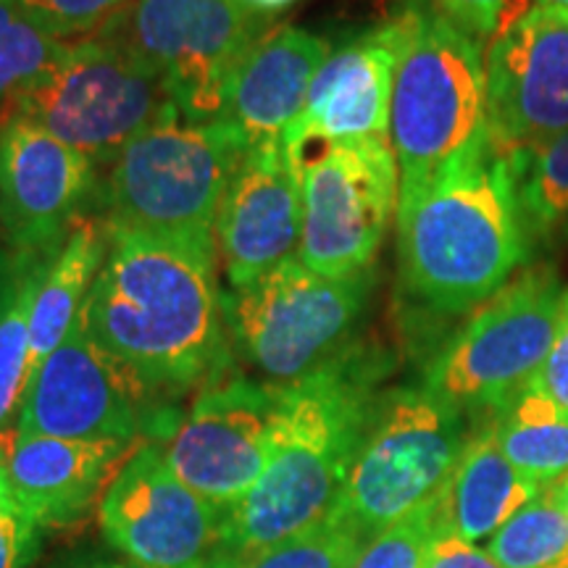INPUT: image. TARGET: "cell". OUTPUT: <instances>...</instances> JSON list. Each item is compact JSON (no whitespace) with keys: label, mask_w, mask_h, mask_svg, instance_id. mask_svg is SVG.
Instances as JSON below:
<instances>
[{"label":"cell","mask_w":568,"mask_h":568,"mask_svg":"<svg viewBox=\"0 0 568 568\" xmlns=\"http://www.w3.org/2000/svg\"><path fill=\"white\" fill-rule=\"evenodd\" d=\"M282 385L230 372L201 387L163 439L172 471L222 514L237 506L272 460Z\"/></svg>","instance_id":"cell-13"},{"label":"cell","mask_w":568,"mask_h":568,"mask_svg":"<svg viewBox=\"0 0 568 568\" xmlns=\"http://www.w3.org/2000/svg\"><path fill=\"white\" fill-rule=\"evenodd\" d=\"M216 261L213 237L109 226L80 322L161 406L232 372Z\"/></svg>","instance_id":"cell-1"},{"label":"cell","mask_w":568,"mask_h":568,"mask_svg":"<svg viewBox=\"0 0 568 568\" xmlns=\"http://www.w3.org/2000/svg\"><path fill=\"white\" fill-rule=\"evenodd\" d=\"M24 11L59 40H84L103 30L134 0H19Z\"/></svg>","instance_id":"cell-30"},{"label":"cell","mask_w":568,"mask_h":568,"mask_svg":"<svg viewBox=\"0 0 568 568\" xmlns=\"http://www.w3.org/2000/svg\"><path fill=\"white\" fill-rule=\"evenodd\" d=\"M51 255H45L38 268L27 276L17 297L6 308V314L0 316V445L3 447L17 437L19 414L32 379L30 308L34 287H38V276Z\"/></svg>","instance_id":"cell-27"},{"label":"cell","mask_w":568,"mask_h":568,"mask_svg":"<svg viewBox=\"0 0 568 568\" xmlns=\"http://www.w3.org/2000/svg\"><path fill=\"white\" fill-rule=\"evenodd\" d=\"M426 568H503L497 560L489 558L487 550L477 548L474 542H466L458 535H453L450 529L445 527L437 531L435 542H432L429 560H426Z\"/></svg>","instance_id":"cell-34"},{"label":"cell","mask_w":568,"mask_h":568,"mask_svg":"<svg viewBox=\"0 0 568 568\" xmlns=\"http://www.w3.org/2000/svg\"><path fill=\"white\" fill-rule=\"evenodd\" d=\"M245 0H134L103 27L159 71L190 122H224L234 71L272 30Z\"/></svg>","instance_id":"cell-10"},{"label":"cell","mask_w":568,"mask_h":568,"mask_svg":"<svg viewBox=\"0 0 568 568\" xmlns=\"http://www.w3.org/2000/svg\"><path fill=\"white\" fill-rule=\"evenodd\" d=\"M42 537L45 529L11 485L0 445V568H32L40 556Z\"/></svg>","instance_id":"cell-31"},{"label":"cell","mask_w":568,"mask_h":568,"mask_svg":"<svg viewBox=\"0 0 568 568\" xmlns=\"http://www.w3.org/2000/svg\"><path fill=\"white\" fill-rule=\"evenodd\" d=\"M240 564H243V558H237V556H232V552L216 548L209 558H203L201 564H195L190 568H240Z\"/></svg>","instance_id":"cell-36"},{"label":"cell","mask_w":568,"mask_h":568,"mask_svg":"<svg viewBox=\"0 0 568 568\" xmlns=\"http://www.w3.org/2000/svg\"><path fill=\"white\" fill-rule=\"evenodd\" d=\"M134 447L122 439L17 435L3 447V458L21 503L51 531L77 527L101 506Z\"/></svg>","instance_id":"cell-19"},{"label":"cell","mask_w":568,"mask_h":568,"mask_svg":"<svg viewBox=\"0 0 568 568\" xmlns=\"http://www.w3.org/2000/svg\"><path fill=\"white\" fill-rule=\"evenodd\" d=\"M489 134L510 155L568 132V9L535 3L510 13L487 55Z\"/></svg>","instance_id":"cell-14"},{"label":"cell","mask_w":568,"mask_h":568,"mask_svg":"<svg viewBox=\"0 0 568 568\" xmlns=\"http://www.w3.org/2000/svg\"><path fill=\"white\" fill-rule=\"evenodd\" d=\"M247 6H251V9L255 11V13H264V17H276V13H282V11H287L290 6L295 3V0H245Z\"/></svg>","instance_id":"cell-37"},{"label":"cell","mask_w":568,"mask_h":568,"mask_svg":"<svg viewBox=\"0 0 568 568\" xmlns=\"http://www.w3.org/2000/svg\"><path fill=\"white\" fill-rule=\"evenodd\" d=\"M395 216L400 284L435 316L477 311L529 258L514 161L493 138L443 172L400 182Z\"/></svg>","instance_id":"cell-3"},{"label":"cell","mask_w":568,"mask_h":568,"mask_svg":"<svg viewBox=\"0 0 568 568\" xmlns=\"http://www.w3.org/2000/svg\"><path fill=\"white\" fill-rule=\"evenodd\" d=\"M468 435L464 410L429 387L385 389L351 474L324 516L368 542L443 493Z\"/></svg>","instance_id":"cell-6"},{"label":"cell","mask_w":568,"mask_h":568,"mask_svg":"<svg viewBox=\"0 0 568 568\" xmlns=\"http://www.w3.org/2000/svg\"><path fill=\"white\" fill-rule=\"evenodd\" d=\"M437 6L477 40L493 38L510 17V0H437Z\"/></svg>","instance_id":"cell-33"},{"label":"cell","mask_w":568,"mask_h":568,"mask_svg":"<svg viewBox=\"0 0 568 568\" xmlns=\"http://www.w3.org/2000/svg\"><path fill=\"white\" fill-rule=\"evenodd\" d=\"M105 247L109 226L103 219L84 216L42 266L30 308L32 374L67 339L80 318L103 266Z\"/></svg>","instance_id":"cell-22"},{"label":"cell","mask_w":568,"mask_h":568,"mask_svg":"<svg viewBox=\"0 0 568 568\" xmlns=\"http://www.w3.org/2000/svg\"><path fill=\"white\" fill-rule=\"evenodd\" d=\"M332 53L329 40L303 27H272L234 71L224 122L234 124L247 145L282 142L308 101L311 84Z\"/></svg>","instance_id":"cell-20"},{"label":"cell","mask_w":568,"mask_h":568,"mask_svg":"<svg viewBox=\"0 0 568 568\" xmlns=\"http://www.w3.org/2000/svg\"><path fill=\"white\" fill-rule=\"evenodd\" d=\"M552 489H556V495H558L560 506H564V510H566V518H568V477H566V479H560L558 485H552Z\"/></svg>","instance_id":"cell-38"},{"label":"cell","mask_w":568,"mask_h":568,"mask_svg":"<svg viewBox=\"0 0 568 568\" xmlns=\"http://www.w3.org/2000/svg\"><path fill=\"white\" fill-rule=\"evenodd\" d=\"M84 568H138L132 564H95V566H84Z\"/></svg>","instance_id":"cell-39"},{"label":"cell","mask_w":568,"mask_h":568,"mask_svg":"<svg viewBox=\"0 0 568 568\" xmlns=\"http://www.w3.org/2000/svg\"><path fill=\"white\" fill-rule=\"evenodd\" d=\"M535 3H542V6H564V9H568V0H535Z\"/></svg>","instance_id":"cell-40"},{"label":"cell","mask_w":568,"mask_h":568,"mask_svg":"<svg viewBox=\"0 0 568 568\" xmlns=\"http://www.w3.org/2000/svg\"><path fill=\"white\" fill-rule=\"evenodd\" d=\"M247 151V140L230 122L172 116L113 159L95 205L109 226L213 237L219 203Z\"/></svg>","instance_id":"cell-5"},{"label":"cell","mask_w":568,"mask_h":568,"mask_svg":"<svg viewBox=\"0 0 568 568\" xmlns=\"http://www.w3.org/2000/svg\"><path fill=\"white\" fill-rule=\"evenodd\" d=\"M503 568H568V518L556 489L545 487L487 539Z\"/></svg>","instance_id":"cell-24"},{"label":"cell","mask_w":568,"mask_h":568,"mask_svg":"<svg viewBox=\"0 0 568 568\" xmlns=\"http://www.w3.org/2000/svg\"><path fill=\"white\" fill-rule=\"evenodd\" d=\"M301 193L303 266L329 280L374 268L400 197V166L389 140L329 142L303 153Z\"/></svg>","instance_id":"cell-11"},{"label":"cell","mask_w":568,"mask_h":568,"mask_svg":"<svg viewBox=\"0 0 568 568\" xmlns=\"http://www.w3.org/2000/svg\"><path fill=\"white\" fill-rule=\"evenodd\" d=\"M439 529H443V493L368 539L353 568H426Z\"/></svg>","instance_id":"cell-29"},{"label":"cell","mask_w":568,"mask_h":568,"mask_svg":"<svg viewBox=\"0 0 568 568\" xmlns=\"http://www.w3.org/2000/svg\"><path fill=\"white\" fill-rule=\"evenodd\" d=\"M397 48H400V21L393 17L358 38L332 48L308 101L293 130L282 142L301 155L311 145L355 140H389V103Z\"/></svg>","instance_id":"cell-18"},{"label":"cell","mask_w":568,"mask_h":568,"mask_svg":"<svg viewBox=\"0 0 568 568\" xmlns=\"http://www.w3.org/2000/svg\"><path fill=\"white\" fill-rule=\"evenodd\" d=\"M510 161L529 230L542 237H568V132Z\"/></svg>","instance_id":"cell-25"},{"label":"cell","mask_w":568,"mask_h":568,"mask_svg":"<svg viewBox=\"0 0 568 568\" xmlns=\"http://www.w3.org/2000/svg\"><path fill=\"white\" fill-rule=\"evenodd\" d=\"M560 295L556 268H521L439 347L422 385L468 418L500 414L537 379L548 358Z\"/></svg>","instance_id":"cell-9"},{"label":"cell","mask_w":568,"mask_h":568,"mask_svg":"<svg viewBox=\"0 0 568 568\" xmlns=\"http://www.w3.org/2000/svg\"><path fill=\"white\" fill-rule=\"evenodd\" d=\"M103 537L138 568H190L222 539L224 514L176 477L161 443H140L98 506Z\"/></svg>","instance_id":"cell-15"},{"label":"cell","mask_w":568,"mask_h":568,"mask_svg":"<svg viewBox=\"0 0 568 568\" xmlns=\"http://www.w3.org/2000/svg\"><path fill=\"white\" fill-rule=\"evenodd\" d=\"M400 21L389 145L400 182H416L485 148L489 138L487 71L481 40L437 0H408Z\"/></svg>","instance_id":"cell-4"},{"label":"cell","mask_w":568,"mask_h":568,"mask_svg":"<svg viewBox=\"0 0 568 568\" xmlns=\"http://www.w3.org/2000/svg\"><path fill=\"white\" fill-rule=\"evenodd\" d=\"M481 422L493 424L503 456L531 485L545 489L568 477V408L535 382L500 414Z\"/></svg>","instance_id":"cell-23"},{"label":"cell","mask_w":568,"mask_h":568,"mask_svg":"<svg viewBox=\"0 0 568 568\" xmlns=\"http://www.w3.org/2000/svg\"><path fill=\"white\" fill-rule=\"evenodd\" d=\"M537 493L539 487L524 479L503 456L493 424L481 422L468 435L456 471L443 489L445 527L477 545L493 537Z\"/></svg>","instance_id":"cell-21"},{"label":"cell","mask_w":568,"mask_h":568,"mask_svg":"<svg viewBox=\"0 0 568 568\" xmlns=\"http://www.w3.org/2000/svg\"><path fill=\"white\" fill-rule=\"evenodd\" d=\"M180 416L153 400L77 318L67 339L34 368L17 435L61 439H122L142 435L163 443Z\"/></svg>","instance_id":"cell-12"},{"label":"cell","mask_w":568,"mask_h":568,"mask_svg":"<svg viewBox=\"0 0 568 568\" xmlns=\"http://www.w3.org/2000/svg\"><path fill=\"white\" fill-rule=\"evenodd\" d=\"M374 290V268L329 280L290 258L222 295L232 355L258 379L290 385L353 343Z\"/></svg>","instance_id":"cell-8"},{"label":"cell","mask_w":568,"mask_h":568,"mask_svg":"<svg viewBox=\"0 0 568 568\" xmlns=\"http://www.w3.org/2000/svg\"><path fill=\"white\" fill-rule=\"evenodd\" d=\"M67 51L69 42L38 24L19 0H0V109L51 71Z\"/></svg>","instance_id":"cell-26"},{"label":"cell","mask_w":568,"mask_h":568,"mask_svg":"<svg viewBox=\"0 0 568 568\" xmlns=\"http://www.w3.org/2000/svg\"><path fill=\"white\" fill-rule=\"evenodd\" d=\"M535 385L558 406L568 408V287H564V295H560L556 335H552L550 353L539 368Z\"/></svg>","instance_id":"cell-32"},{"label":"cell","mask_w":568,"mask_h":568,"mask_svg":"<svg viewBox=\"0 0 568 568\" xmlns=\"http://www.w3.org/2000/svg\"><path fill=\"white\" fill-rule=\"evenodd\" d=\"M366 539L358 531L322 516L295 535L245 558L240 568H353Z\"/></svg>","instance_id":"cell-28"},{"label":"cell","mask_w":568,"mask_h":568,"mask_svg":"<svg viewBox=\"0 0 568 568\" xmlns=\"http://www.w3.org/2000/svg\"><path fill=\"white\" fill-rule=\"evenodd\" d=\"M45 255L51 253H24L13 251V247H0V316L6 314L21 284L38 268Z\"/></svg>","instance_id":"cell-35"},{"label":"cell","mask_w":568,"mask_h":568,"mask_svg":"<svg viewBox=\"0 0 568 568\" xmlns=\"http://www.w3.org/2000/svg\"><path fill=\"white\" fill-rule=\"evenodd\" d=\"M393 372L385 347L353 339L326 364L282 385L272 460L224 514L219 548L251 558L322 518L343 489Z\"/></svg>","instance_id":"cell-2"},{"label":"cell","mask_w":568,"mask_h":568,"mask_svg":"<svg viewBox=\"0 0 568 568\" xmlns=\"http://www.w3.org/2000/svg\"><path fill=\"white\" fill-rule=\"evenodd\" d=\"M9 109V116L42 126L95 166H111L142 132L182 116L159 71L101 32L69 42L67 55Z\"/></svg>","instance_id":"cell-7"},{"label":"cell","mask_w":568,"mask_h":568,"mask_svg":"<svg viewBox=\"0 0 568 568\" xmlns=\"http://www.w3.org/2000/svg\"><path fill=\"white\" fill-rule=\"evenodd\" d=\"M303 159L284 142L255 145L226 184L213 243L230 287H243L295 258L303 232Z\"/></svg>","instance_id":"cell-17"},{"label":"cell","mask_w":568,"mask_h":568,"mask_svg":"<svg viewBox=\"0 0 568 568\" xmlns=\"http://www.w3.org/2000/svg\"><path fill=\"white\" fill-rule=\"evenodd\" d=\"M98 190L88 155L27 119L0 124V230L13 251H59Z\"/></svg>","instance_id":"cell-16"}]
</instances>
